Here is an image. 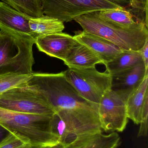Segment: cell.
I'll return each mask as SVG.
<instances>
[{
    "mask_svg": "<svg viewBox=\"0 0 148 148\" xmlns=\"http://www.w3.org/2000/svg\"><path fill=\"white\" fill-rule=\"evenodd\" d=\"M23 85L40 95L65 123L63 147L102 132L98 105L82 97L66 80L63 72L33 73L30 80Z\"/></svg>",
    "mask_w": 148,
    "mask_h": 148,
    "instance_id": "1",
    "label": "cell"
},
{
    "mask_svg": "<svg viewBox=\"0 0 148 148\" xmlns=\"http://www.w3.org/2000/svg\"><path fill=\"white\" fill-rule=\"evenodd\" d=\"M52 116L0 108V124L31 146L50 147L60 143L58 137L51 131Z\"/></svg>",
    "mask_w": 148,
    "mask_h": 148,
    "instance_id": "2",
    "label": "cell"
},
{
    "mask_svg": "<svg viewBox=\"0 0 148 148\" xmlns=\"http://www.w3.org/2000/svg\"><path fill=\"white\" fill-rule=\"evenodd\" d=\"M74 21L83 31L108 40L123 50L139 51L148 40V27L144 23L133 28H124L103 20L98 11L81 16Z\"/></svg>",
    "mask_w": 148,
    "mask_h": 148,
    "instance_id": "3",
    "label": "cell"
},
{
    "mask_svg": "<svg viewBox=\"0 0 148 148\" xmlns=\"http://www.w3.org/2000/svg\"><path fill=\"white\" fill-rule=\"evenodd\" d=\"M33 40L0 31V75L33 73Z\"/></svg>",
    "mask_w": 148,
    "mask_h": 148,
    "instance_id": "4",
    "label": "cell"
},
{
    "mask_svg": "<svg viewBox=\"0 0 148 148\" xmlns=\"http://www.w3.org/2000/svg\"><path fill=\"white\" fill-rule=\"evenodd\" d=\"M63 72L66 80L82 97L97 105L104 94L111 89L112 76L106 71L99 72L95 67L68 68Z\"/></svg>",
    "mask_w": 148,
    "mask_h": 148,
    "instance_id": "5",
    "label": "cell"
},
{
    "mask_svg": "<svg viewBox=\"0 0 148 148\" xmlns=\"http://www.w3.org/2000/svg\"><path fill=\"white\" fill-rule=\"evenodd\" d=\"M43 14L67 23L88 13L124 7L108 0H41Z\"/></svg>",
    "mask_w": 148,
    "mask_h": 148,
    "instance_id": "6",
    "label": "cell"
},
{
    "mask_svg": "<svg viewBox=\"0 0 148 148\" xmlns=\"http://www.w3.org/2000/svg\"><path fill=\"white\" fill-rule=\"evenodd\" d=\"M0 108L20 113L50 116L55 113L40 95L23 84L0 95Z\"/></svg>",
    "mask_w": 148,
    "mask_h": 148,
    "instance_id": "7",
    "label": "cell"
},
{
    "mask_svg": "<svg viewBox=\"0 0 148 148\" xmlns=\"http://www.w3.org/2000/svg\"><path fill=\"white\" fill-rule=\"evenodd\" d=\"M102 129L105 131L122 132L128 122L126 101L116 92L109 90L98 104Z\"/></svg>",
    "mask_w": 148,
    "mask_h": 148,
    "instance_id": "8",
    "label": "cell"
},
{
    "mask_svg": "<svg viewBox=\"0 0 148 148\" xmlns=\"http://www.w3.org/2000/svg\"><path fill=\"white\" fill-rule=\"evenodd\" d=\"M78 42L74 36L63 32L39 36L35 41L40 52L63 62Z\"/></svg>",
    "mask_w": 148,
    "mask_h": 148,
    "instance_id": "9",
    "label": "cell"
},
{
    "mask_svg": "<svg viewBox=\"0 0 148 148\" xmlns=\"http://www.w3.org/2000/svg\"><path fill=\"white\" fill-rule=\"evenodd\" d=\"M30 17L0 1V29L34 41L30 29Z\"/></svg>",
    "mask_w": 148,
    "mask_h": 148,
    "instance_id": "10",
    "label": "cell"
},
{
    "mask_svg": "<svg viewBox=\"0 0 148 148\" xmlns=\"http://www.w3.org/2000/svg\"><path fill=\"white\" fill-rule=\"evenodd\" d=\"M147 75L148 70L143 62H141L129 70L111 76V89L127 101L129 95L138 87Z\"/></svg>",
    "mask_w": 148,
    "mask_h": 148,
    "instance_id": "11",
    "label": "cell"
},
{
    "mask_svg": "<svg viewBox=\"0 0 148 148\" xmlns=\"http://www.w3.org/2000/svg\"><path fill=\"white\" fill-rule=\"evenodd\" d=\"M73 36L79 43L87 47L98 55L103 61L104 65L124 50L108 40L83 30L75 31Z\"/></svg>",
    "mask_w": 148,
    "mask_h": 148,
    "instance_id": "12",
    "label": "cell"
},
{
    "mask_svg": "<svg viewBox=\"0 0 148 148\" xmlns=\"http://www.w3.org/2000/svg\"><path fill=\"white\" fill-rule=\"evenodd\" d=\"M148 75L129 95L126 101L128 119L140 124L142 117L148 115Z\"/></svg>",
    "mask_w": 148,
    "mask_h": 148,
    "instance_id": "13",
    "label": "cell"
},
{
    "mask_svg": "<svg viewBox=\"0 0 148 148\" xmlns=\"http://www.w3.org/2000/svg\"><path fill=\"white\" fill-rule=\"evenodd\" d=\"M64 63L68 68L79 69L95 67L97 64H104L95 53L79 42L73 48Z\"/></svg>",
    "mask_w": 148,
    "mask_h": 148,
    "instance_id": "14",
    "label": "cell"
},
{
    "mask_svg": "<svg viewBox=\"0 0 148 148\" xmlns=\"http://www.w3.org/2000/svg\"><path fill=\"white\" fill-rule=\"evenodd\" d=\"M120 137L116 132L103 134L102 132L82 137L63 148H117Z\"/></svg>",
    "mask_w": 148,
    "mask_h": 148,
    "instance_id": "15",
    "label": "cell"
},
{
    "mask_svg": "<svg viewBox=\"0 0 148 148\" xmlns=\"http://www.w3.org/2000/svg\"><path fill=\"white\" fill-rule=\"evenodd\" d=\"M29 25L35 41L39 36L62 33L65 28L64 23L46 15L37 18L30 17Z\"/></svg>",
    "mask_w": 148,
    "mask_h": 148,
    "instance_id": "16",
    "label": "cell"
},
{
    "mask_svg": "<svg viewBox=\"0 0 148 148\" xmlns=\"http://www.w3.org/2000/svg\"><path fill=\"white\" fill-rule=\"evenodd\" d=\"M143 62L139 51L123 50L114 60L106 63V72L111 76L120 73Z\"/></svg>",
    "mask_w": 148,
    "mask_h": 148,
    "instance_id": "17",
    "label": "cell"
},
{
    "mask_svg": "<svg viewBox=\"0 0 148 148\" xmlns=\"http://www.w3.org/2000/svg\"><path fill=\"white\" fill-rule=\"evenodd\" d=\"M100 18L109 23L124 28H133L142 23L135 21L130 10L124 8L98 11Z\"/></svg>",
    "mask_w": 148,
    "mask_h": 148,
    "instance_id": "18",
    "label": "cell"
},
{
    "mask_svg": "<svg viewBox=\"0 0 148 148\" xmlns=\"http://www.w3.org/2000/svg\"><path fill=\"white\" fill-rule=\"evenodd\" d=\"M20 13L31 18H37L44 15L41 0H1Z\"/></svg>",
    "mask_w": 148,
    "mask_h": 148,
    "instance_id": "19",
    "label": "cell"
},
{
    "mask_svg": "<svg viewBox=\"0 0 148 148\" xmlns=\"http://www.w3.org/2000/svg\"><path fill=\"white\" fill-rule=\"evenodd\" d=\"M120 5V3H127L130 12L136 21L144 23L148 27V0H108Z\"/></svg>",
    "mask_w": 148,
    "mask_h": 148,
    "instance_id": "20",
    "label": "cell"
},
{
    "mask_svg": "<svg viewBox=\"0 0 148 148\" xmlns=\"http://www.w3.org/2000/svg\"><path fill=\"white\" fill-rule=\"evenodd\" d=\"M32 74H7L0 75V95L7 90L28 82Z\"/></svg>",
    "mask_w": 148,
    "mask_h": 148,
    "instance_id": "21",
    "label": "cell"
},
{
    "mask_svg": "<svg viewBox=\"0 0 148 148\" xmlns=\"http://www.w3.org/2000/svg\"><path fill=\"white\" fill-rule=\"evenodd\" d=\"M29 146L30 145L11 133L0 143V148H25Z\"/></svg>",
    "mask_w": 148,
    "mask_h": 148,
    "instance_id": "22",
    "label": "cell"
},
{
    "mask_svg": "<svg viewBox=\"0 0 148 148\" xmlns=\"http://www.w3.org/2000/svg\"><path fill=\"white\" fill-rule=\"evenodd\" d=\"M146 69L148 70V40L143 47L139 50Z\"/></svg>",
    "mask_w": 148,
    "mask_h": 148,
    "instance_id": "23",
    "label": "cell"
},
{
    "mask_svg": "<svg viewBox=\"0 0 148 148\" xmlns=\"http://www.w3.org/2000/svg\"><path fill=\"white\" fill-rule=\"evenodd\" d=\"M11 134L8 130L0 124V143Z\"/></svg>",
    "mask_w": 148,
    "mask_h": 148,
    "instance_id": "24",
    "label": "cell"
},
{
    "mask_svg": "<svg viewBox=\"0 0 148 148\" xmlns=\"http://www.w3.org/2000/svg\"><path fill=\"white\" fill-rule=\"evenodd\" d=\"M64 147L61 143H58L54 146L50 147H41V148H63Z\"/></svg>",
    "mask_w": 148,
    "mask_h": 148,
    "instance_id": "25",
    "label": "cell"
},
{
    "mask_svg": "<svg viewBox=\"0 0 148 148\" xmlns=\"http://www.w3.org/2000/svg\"><path fill=\"white\" fill-rule=\"evenodd\" d=\"M41 147H39V146H29L28 147L25 148H41Z\"/></svg>",
    "mask_w": 148,
    "mask_h": 148,
    "instance_id": "26",
    "label": "cell"
}]
</instances>
